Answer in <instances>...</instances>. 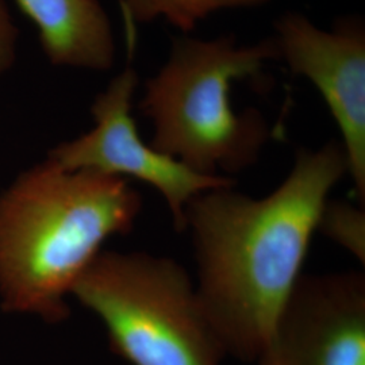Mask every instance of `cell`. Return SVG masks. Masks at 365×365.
<instances>
[{
  "mask_svg": "<svg viewBox=\"0 0 365 365\" xmlns=\"http://www.w3.org/2000/svg\"><path fill=\"white\" fill-rule=\"evenodd\" d=\"M264 0H122V6L131 22L165 19L182 30H191L197 22L214 11L252 6Z\"/></svg>",
  "mask_w": 365,
  "mask_h": 365,
  "instance_id": "obj_9",
  "label": "cell"
},
{
  "mask_svg": "<svg viewBox=\"0 0 365 365\" xmlns=\"http://www.w3.org/2000/svg\"><path fill=\"white\" fill-rule=\"evenodd\" d=\"M257 365H365V277L302 274Z\"/></svg>",
  "mask_w": 365,
  "mask_h": 365,
  "instance_id": "obj_6",
  "label": "cell"
},
{
  "mask_svg": "<svg viewBox=\"0 0 365 365\" xmlns=\"http://www.w3.org/2000/svg\"><path fill=\"white\" fill-rule=\"evenodd\" d=\"M71 294L102 319L113 352L131 365H221L226 356L191 276L170 257L101 252Z\"/></svg>",
  "mask_w": 365,
  "mask_h": 365,
  "instance_id": "obj_4",
  "label": "cell"
},
{
  "mask_svg": "<svg viewBox=\"0 0 365 365\" xmlns=\"http://www.w3.org/2000/svg\"><path fill=\"white\" fill-rule=\"evenodd\" d=\"M317 232H321L364 264V207L329 199L321 211Z\"/></svg>",
  "mask_w": 365,
  "mask_h": 365,
  "instance_id": "obj_10",
  "label": "cell"
},
{
  "mask_svg": "<svg viewBox=\"0 0 365 365\" xmlns=\"http://www.w3.org/2000/svg\"><path fill=\"white\" fill-rule=\"evenodd\" d=\"M274 39L289 69L322 95L342 137L348 175L365 206V37L359 27L327 31L297 13L283 15Z\"/></svg>",
  "mask_w": 365,
  "mask_h": 365,
  "instance_id": "obj_7",
  "label": "cell"
},
{
  "mask_svg": "<svg viewBox=\"0 0 365 365\" xmlns=\"http://www.w3.org/2000/svg\"><path fill=\"white\" fill-rule=\"evenodd\" d=\"M143 199L128 179L48 158L0 195V294L9 312L60 322L64 297L108 237L129 233Z\"/></svg>",
  "mask_w": 365,
  "mask_h": 365,
  "instance_id": "obj_2",
  "label": "cell"
},
{
  "mask_svg": "<svg viewBox=\"0 0 365 365\" xmlns=\"http://www.w3.org/2000/svg\"><path fill=\"white\" fill-rule=\"evenodd\" d=\"M16 1L36 24L54 66L105 71L114 64L113 29L98 0Z\"/></svg>",
  "mask_w": 365,
  "mask_h": 365,
  "instance_id": "obj_8",
  "label": "cell"
},
{
  "mask_svg": "<svg viewBox=\"0 0 365 365\" xmlns=\"http://www.w3.org/2000/svg\"><path fill=\"white\" fill-rule=\"evenodd\" d=\"M276 56L274 41L241 46L230 38L178 39L140 103L153 125L150 145L210 176L250 167L269 131L260 114L235 113L230 90Z\"/></svg>",
  "mask_w": 365,
  "mask_h": 365,
  "instance_id": "obj_3",
  "label": "cell"
},
{
  "mask_svg": "<svg viewBox=\"0 0 365 365\" xmlns=\"http://www.w3.org/2000/svg\"><path fill=\"white\" fill-rule=\"evenodd\" d=\"M18 30L4 0H0V75L7 72L15 63Z\"/></svg>",
  "mask_w": 365,
  "mask_h": 365,
  "instance_id": "obj_11",
  "label": "cell"
},
{
  "mask_svg": "<svg viewBox=\"0 0 365 365\" xmlns=\"http://www.w3.org/2000/svg\"><path fill=\"white\" fill-rule=\"evenodd\" d=\"M348 175L341 143L300 149L287 178L262 197L222 187L184 211L196 294L225 354L256 361L302 276L321 211Z\"/></svg>",
  "mask_w": 365,
  "mask_h": 365,
  "instance_id": "obj_1",
  "label": "cell"
},
{
  "mask_svg": "<svg viewBox=\"0 0 365 365\" xmlns=\"http://www.w3.org/2000/svg\"><path fill=\"white\" fill-rule=\"evenodd\" d=\"M135 71L128 66L92 106L95 128L71 143L58 145L49 160L68 170H90L133 178L156 188L167 202L176 230H184V211L195 196L233 187L229 176H210L188 168L141 140L131 101L137 88Z\"/></svg>",
  "mask_w": 365,
  "mask_h": 365,
  "instance_id": "obj_5",
  "label": "cell"
}]
</instances>
